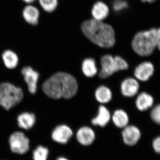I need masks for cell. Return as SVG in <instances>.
Here are the masks:
<instances>
[{
	"mask_svg": "<svg viewBox=\"0 0 160 160\" xmlns=\"http://www.w3.org/2000/svg\"><path fill=\"white\" fill-rule=\"evenodd\" d=\"M156 46L159 50H160V28L157 29V31Z\"/></svg>",
	"mask_w": 160,
	"mask_h": 160,
	"instance_id": "obj_28",
	"label": "cell"
},
{
	"mask_svg": "<svg viewBox=\"0 0 160 160\" xmlns=\"http://www.w3.org/2000/svg\"><path fill=\"white\" fill-rule=\"evenodd\" d=\"M9 144L11 151L19 154H24L29 149V139L21 131H16L9 138Z\"/></svg>",
	"mask_w": 160,
	"mask_h": 160,
	"instance_id": "obj_5",
	"label": "cell"
},
{
	"mask_svg": "<svg viewBox=\"0 0 160 160\" xmlns=\"http://www.w3.org/2000/svg\"><path fill=\"white\" fill-rule=\"evenodd\" d=\"M42 8L45 11L51 12L57 8L58 0H39Z\"/></svg>",
	"mask_w": 160,
	"mask_h": 160,
	"instance_id": "obj_23",
	"label": "cell"
},
{
	"mask_svg": "<svg viewBox=\"0 0 160 160\" xmlns=\"http://www.w3.org/2000/svg\"><path fill=\"white\" fill-rule=\"evenodd\" d=\"M2 58L5 66L9 69H13L17 66L19 59L17 54L11 50H6L3 52Z\"/></svg>",
	"mask_w": 160,
	"mask_h": 160,
	"instance_id": "obj_19",
	"label": "cell"
},
{
	"mask_svg": "<svg viewBox=\"0 0 160 160\" xmlns=\"http://www.w3.org/2000/svg\"><path fill=\"white\" fill-rule=\"evenodd\" d=\"M57 160H68L67 159L65 158H62V157H61L58 158L57 159Z\"/></svg>",
	"mask_w": 160,
	"mask_h": 160,
	"instance_id": "obj_31",
	"label": "cell"
},
{
	"mask_svg": "<svg viewBox=\"0 0 160 160\" xmlns=\"http://www.w3.org/2000/svg\"><path fill=\"white\" fill-rule=\"evenodd\" d=\"M95 138L94 131L87 126L82 127L78 130L77 138L78 141L84 146H89L93 142Z\"/></svg>",
	"mask_w": 160,
	"mask_h": 160,
	"instance_id": "obj_13",
	"label": "cell"
},
{
	"mask_svg": "<svg viewBox=\"0 0 160 160\" xmlns=\"http://www.w3.org/2000/svg\"><path fill=\"white\" fill-rule=\"evenodd\" d=\"M150 116L153 122L158 125H160V104L156 106L152 109Z\"/></svg>",
	"mask_w": 160,
	"mask_h": 160,
	"instance_id": "obj_26",
	"label": "cell"
},
{
	"mask_svg": "<svg viewBox=\"0 0 160 160\" xmlns=\"http://www.w3.org/2000/svg\"><path fill=\"white\" fill-rule=\"evenodd\" d=\"M95 96L99 102L105 104L111 101L112 93L109 88L106 86H101L96 90Z\"/></svg>",
	"mask_w": 160,
	"mask_h": 160,
	"instance_id": "obj_21",
	"label": "cell"
},
{
	"mask_svg": "<svg viewBox=\"0 0 160 160\" xmlns=\"http://www.w3.org/2000/svg\"><path fill=\"white\" fill-rule=\"evenodd\" d=\"M81 29L92 43L103 48H111L116 42L113 27L103 21L90 19L83 22Z\"/></svg>",
	"mask_w": 160,
	"mask_h": 160,
	"instance_id": "obj_2",
	"label": "cell"
},
{
	"mask_svg": "<svg viewBox=\"0 0 160 160\" xmlns=\"http://www.w3.org/2000/svg\"><path fill=\"white\" fill-rule=\"evenodd\" d=\"M49 152V150L46 147L38 146L32 152V159L33 160H47Z\"/></svg>",
	"mask_w": 160,
	"mask_h": 160,
	"instance_id": "obj_22",
	"label": "cell"
},
{
	"mask_svg": "<svg viewBox=\"0 0 160 160\" xmlns=\"http://www.w3.org/2000/svg\"><path fill=\"white\" fill-rule=\"evenodd\" d=\"M154 70V66L152 63L144 62L137 66L135 69L134 76L140 81L146 82L152 75Z\"/></svg>",
	"mask_w": 160,
	"mask_h": 160,
	"instance_id": "obj_9",
	"label": "cell"
},
{
	"mask_svg": "<svg viewBox=\"0 0 160 160\" xmlns=\"http://www.w3.org/2000/svg\"><path fill=\"white\" fill-rule=\"evenodd\" d=\"M101 69L99 76L102 79L106 78L112 75L116 70L114 58L111 55L103 56L101 58Z\"/></svg>",
	"mask_w": 160,
	"mask_h": 160,
	"instance_id": "obj_7",
	"label": "cell"
},
{
	"mask_svg": "<svg viewBox=\"0 0 160 160\" xmlns=\"http://www.w3.org/2000/svg\"><path fill=\"white\" fill-rule=\"evenodd\" d=\"M82 71L87 77L92 78L95 76L98 72V69L94 59L92 58L85 59L82 64Z\"/></svg>",
	"mask_w": 160,
	"mask_h": 160,
	"instance_id": "obj_18",
	"label": "cell"
},
{
	"mask_svg": "<svg viewBox=\"0 0 160 160\" xmlns=\"http://www.w3.org/2000/svg\"><path fill=\"white\" fill-rule=\"evenodd\" d=\"M112 120L114 125L119 128H124L128 126L129 117L126 112L122 109H118L113 113Z\"/></svg>",
	"mask_w": 160,
	"mask_h": 160,
	"instance_id": "obj_20",
	"label": "cell"
},
{
	"mask_svg": "<svg viewBox=\"0 0 160 160\" xmlns=\"http://www.w3.org/2000/svg\"><path fill=\"white\" fill-rule=\"evenodd\" d=\"M128 6V3L125 0H115L112 5V9L117 12L125 10Z\"/></svg>",
	"mask_w": 160,
	"mask_h": 160,
	"instance_id": "obj_25",
	"label": "cell"
},
{
	"mask_svg": "<svg viewBox=\"0 0 160 160\" xmlns=\"http://www.w3.org/2000/svg\"><path fill=\"white\" fill-rule=\"evenodd\" d=\"M110 118L111 115L109 110L102 105L99 107L98 115L92 120V123L94 126L104 127L109 123Z\"/></svg>",
	"mask_w": 160,
	"mask_h": 160,
	"instance_id": "obj_14",
	"label": "cell"
},
{
	"mask_svg": "<svg viewBox=\"0 0 160 160\" xmlns=\"http://www.w3.org/2000/svg\"><path fill=\"white\" fill-rule=\"evenodd\" d=\"M39 15L38 9L31 5L26 6L23 11V17L25 20L27 22L32 25L38 24Z\"/></svg>",
	"mask_w": 160,
	"mask_h": 160,
	"instance_id": "obj_17",
	"label": "cell"
},
{
	"mask_svg": "<svg viewBox=\"0 0 160 160\" xmlns=\"http://www.w3.org/2000/svg\"><path fill=\"white\" fill-rule=\"evenodd\" d=\"M35 115L32 112H24L19 115L17 118L18 125L22 129L29 130L35 124Z\"/></svg>",
	"mask_w": 160,
	"mask_h": 160,
	"instance_id": "obj_15",
	"label": "cell"
},
{
	"mask_svg": "<svg viewBox=\"0 0 160 160\" xmlns=\"http://www.w3.org/2000/svg\"><path fill=\"white\" fill-rule=\"evenodd\" d=\"M153 103V98L146 92H143L138 96L136 101V105L140 111L148 110L152 106Z\"/></svg>",
	"mask_w": 160,
	"mask_h": 160,
	"instance_id": "obj_16",
	"label": "cell"
},
{
	"mask_svg": "<svg viewBox=\"0 0 160 160\" xmlns=\"http://www.w3.org/2000/svg\"><path fill=\"white\" fill-rule=\"evenodd\" d=\"M156 1V0H141V1L143 2H147L149 3H152L153 2H155Z\"/></svg>",
	"mask_w": 160,
	"mask_h": 160,
	"instance_id": "obj_29",
	"label": "cell"
},
{
	"mask_svg": "<svg viewBox=\"0 0 160 160\" xmlns=\"http://www.w3.org/2000/svg\"><path fill=\"white\" fill-rule=\"evenodd\" d=\"M72 132L68 126L59 125L56 127L52 133V138L55 142L66 144L72 136Z\"/></svg>",
	"mask_w": 160,
	"mask_h": 160,
	"instance_id": "obj_8",
	"label": "cell"
},
{
	"mask_svg": "<svg viewBox=\"0 0 160 160\" xmlns=\"http://www.w3.org/2000/svg\"><path fill=\"white\" fill-rule=\"evenodd\" d=\"M109 9L108 6L101 1L94 3L91 10L92 19L97 21H103L108 16Z\"/></svg>",
	"mask_w": 160,
	"mask_h": 160,
	"instance_id": "obj_12",
	"label": "cell"
},
{
	"mask_svg": "<svg viewBox=\"0 0 160 160\" xmlns=\"http://www.w3.org/2000/svg\"><path fill=\"white\" fill-rule=\"evenodd\" d=\"M139 89V85L138 81L133 78H127L121 84V92L126 97H133L137 94Z\"/></svg>",
	"mask_w": 160,
	"mask_h": 160,
	"instance_id": "obj_10",
	"label": "cell"
},
{
	"mask_svg": "<svg viewBox=\"0 0 160 160\" xmlns=\"http://www.w3.org/2000/svg\"><path fill=\"white\" fill-rule=\"evenodd\" d=\"M152 144L155 151L158 153H160V137L155 139Z\"/></svg>",
	"mask_w": 160,
	"mask_h": 160,
	"instance_id": "obj_27",
	"label": "cell"
},
{
	"mask_svg": "<svg viewBox=\"0 0 160 160\" xmlns=\"http://www.w3.org/2000/svg\"><path fill=\"white\" fill-rule=\"evenodd\" d=\"M22 74L28 86L29 92L35 94L37 90V84L39 78L38 72L30 66H26L22 69Z\"/></svg>",
	"mask_w": 160,
	"mask_h": 160,
	"instance_id": "obj_6",
	"label": "cell"
},
{
	"mask_svg": "<svg viewBox=\"0 0 160 160\" xmlns=\"http://www.w3.org/2000/svg\"><path fill=\"white\" fill-rule=\"evenodd\" d=\"M22 90L9 82L0 84V106L9 110L22 102Z\"/></svg>",
	"mask_w": 160,
	"mask_h": 160,
	"instance_id": "obj_4",
	"label": "cell"
},
{
	"mask_svg": "<svg viewBox=\"0 0 160 160\" xmlns=\"http://www.w3.org/2000/svg\"><path fill=\"white\" fill-rule=\"evenodd\" d=\"M123 141L126 145L134 146L139 140L141 132L139 129L134 126H127L122 132Z\"/></svg>",
	"mask_w": 160,
	"mask_h": 160,
	"instance_id": "obj_11",
	"label": "cell"
},
{
	"mask_svg": "<svg viewBox=\"0 0 160 160\" xmlns=\"http://www.w3.org/2000/svg\"><path fill=\"white\" fill-rule=\"evenodd\" d=\"M78 83L75 78L67 72H59L52 75L43 83L45 94L54 99H70L77 93Z\"/></svg>",
	"mask_w": 160,
	"mask_h": 160,
	"instance_id": "obj_1",
	"label": "cell"
},
{
	"mask_svg": "<svg viewBox=\"0 0 160 160\" xmlns=\"http://www.w3.org/2000/svg\"><path fill=\"white\" fill-rule=\"evenodd\" d=\"M114 58L116 72L126 70L129 68L128 63L123 58L119 56H116Z\"/></svg>",
	"mask_w": 160,
	"mask_h": 160,
	"instance_id": "obj_24",
	"label": "cell"
},
{
	"mask_svg": "<svg viewBox=\"0 0 160 160\" xmlns=\"http://www.w3.org/2000/svg\"><path fill=\"white\" fill-rule=\"evenodd\" d=\"M23 1L27 3H31L34 2L35 0H23Z\"/></svg>",
	"mask_w": 160,
	"mask_h": 160,
	"instance_id": "obj_30",
	"label": "cell"
},
{
	"mask_svg": "<svg viewBox=\"0 0 160 160\" xmlns=\"http://www.w3.org/2000/svg\"><path fill=\"white\" fill-rule=\"evenodd\" d=\"M157 29L152 28L146 31L139 32L132 39V49L141 56H148L152 54L156 46Z\"/></svg>",
	"mask_w": 160,
	"mask_h": 160,
	"instance_id": "obj_3",
	"label": "cell"
}]
</instances>
